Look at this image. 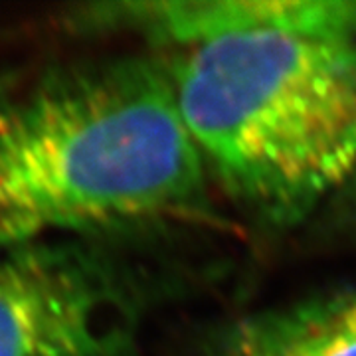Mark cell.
<instances>
[{
	"instance_id": "1",
	"label": "cell",
	"mask_w": 356,
	"mask_h": 356,
	"mask_svg": "<svg viewBox=\"0 0 356 356\" xmlns=\"http://www.w3.org/2000/svg\"><path fill=\"white\" fill-rule=\"evenodd\" d=\"M206 175L166 60L0 79V250L191 216Z\"/></svg>"
},
{
	"instance_id": "2",
	"label": "cell",
	"mask_w": 356,
	"mask_h": 356,
	"mask_svg": "<svg viewBox=\"0 0 356 356\" xmlns=\"http://www.w3.org/2000/svg\"><path fill=\"white\" fill-rule=\"evenodd\" d=\"M208 175L273 226H293L356 170V36L259 32L166 62Z\"/></svg>"
},
{
	"instance_id": "3",
	"label": "cell",
	"mask_w": 356,
	"mask_h": 356,
	"mask_svg": "<svg viewBox=\"0 0 356 356\" xmlns=\"http://www.w3.org/2000/svg\"><path fill=\"white\" fill-rule=\"evenodd\" d=\"M135 299L72 240L0 250V356H133Z\"/></svg>"
},
{
	"instance_id": "4",
	"label": "cell",
	"mask_w": 356,
	"mask_h": 356,
	"mask_svg": "<svg viewBox=\"0 0 356 356\" xmlns=\"http://www.w3.org/2000/svg\"><path fill=\"white\" fill-rule=\"evenodd\" d=\"M67 18L81 32H127L178 51L259 32L356 36V0L99 2Z\"/></svg>"
},
{
	"instance_id": "5",
	"label": "cell",
	"mask_w": 356,
	"mask_h": 356,
	"mask_svg": "<svg viewBox=\"0 0 356 356\" xmlns=\"http://www.w3.org/2000/svg\"><path fill=\"white\" fill-rule=\"evenodd\" d=\"M224 356H356V329L332 303L280 311L245 321L232 332Z\"/></svg>"
},
{
	"instance_id": "6",
	"label": "cell",
	"mask_w": 356,
	"mask_h": 356,
	"mask_svg": "<svg viewBox=\"0 0 356 356\" xmlns=\"http://www.w3.org/2000/svg\"><path fill=\"white\" fill-rule=\"evenodd\" d=\"M332 307H334V311L339 313V317L343 318L346 325L356 329V293L353 297L343 299V301H334Z\"/></svg>"
},
{
	"instance_id": "7",
	"label": "cell",
	"mask_w": 356,
	"mask_h": 356,
	"mask_svg": "<svg viewBox=\"0 0 356 356\" xmlns=\"http://www.w3.org/2000/svg\"><path fill=\"white\" fill-rule=\"evenodd\" d=\"M350 180H353V191H355V204H356V170H355V175H353V178H350Z\"/></svg>"
}]
</instances>
